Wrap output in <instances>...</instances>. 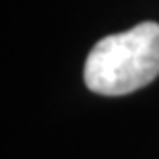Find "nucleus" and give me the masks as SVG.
Wrapping results in <instances>:
<instances>
[{
    "label": "nucleus",
    "mask_w": 159,
    "mask_h": 159,
    "mask_svg": "<svg viewBox=\"0 0 159 159\" xmlns=\"http://www.w3.org/2000/svg\"><path fill=\"white\" fill-rule=\"evenodd\" d=\"M159 75V25L139 23L99 39L85 62V85L99 95H126Z\"/></svg>",
    "instance_id": "nucleus-1"
}]
</instances>
